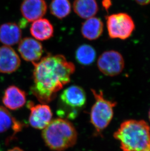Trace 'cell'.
Listing matches in <instances>:
<instances>
[{"mask_svg":"<svg viewBox=\"0 0 150 151\" xmlns=\"http://www.w3.org/2000/svg\"><path fill=\"white\" fill-rule=\"evenodd\" d=\"M32 63L33 83L30 91L41 104L54 100L57 93L69 83L76 70L75 65L61 54H48Z\"/></svg>","mask_w":150,"mask_h":151,"instance_id":"cell-1","label":"cell"},{"mask_svg":"<svg viewBox=\"0 0 150 151\" xmlns=\"http://www.w3.org/2000/svg\"><path fill=\"white\" fill-rule=\"evenodd\" d=\"M114 137L122 151H144L150 146V127L144 120H128L122 123Z\"/></svg>","mask_w":150,"mask_h":151,"instance_id":"cell-2","label":"cell"},{"mask_svg":"<svg viewBox=\"0 0 150 151\" xmlns=\"http://www.w3.org/2000/svg\"><path fill=\"white\" fill-rule=\"evenodd\" d=\"M42 137L46 145L51 150L64 151L75 145L78 133L68 120L57 118L51 120L43 130Z\"/></svg>","mask_w":150,"mask_h":151,"instance_id":"cell-3","label":"cell"},{"mask_svg":"<svg viewBox=\"0 0 150 151\" xmlns=\"http://www.w3.org/2000/svg\"><path fill=\"white\" fill-rule=\"evenodd\" d=\"M95 102L90 112L91 123L93 126L97 134H101L109 125L114 116V108L116 106L115 101L104 98L101 91L91 90Z\"/></svg>","mask_w":150,"mask_h":151,"instance_id":"cell-4","label":"cell"},{"mask_svg":"<svg viewBox=\"0 0 150 151\" xmlns=\"http://www.w3.org/2000/svg\"><path fill=\"white\" fill-rule=\"evenodd\" d=\"M106 18L108 33L111 39L125 40L130 37L135 30L134 22L127 13L113 14Z\"/></svg>","mask_w":150,"mask_h":151,"instance_id":"cell-5","label":"cell"},{"mask_svg":"<svg viewBox=\"0 0 150 151\" xmlns=\"http://www.w3.org/2000/svg\"><path fill=\"white\" fill-rule=\"evenodd\" d=\"M60 101L64 108L71 111L70 117L74 118L76 112L86 104V95L81 87L71 86L62 91L60 96Z\"/></svg>","mask_w":150,"mask_h":151,"instance_id":"cell-6","label":"cell"},{"mask_svg":"<svg viewBox=\"0 0 150 151\" xmlns=\"http://www.w3.org/2000/svg\"><path fill=\"white\" fill-rule=\"evenodd\" d=\"M97 64L98 68L103 74L109 76H115L123 71L124 60L119 52L109 50L101 54Z\"/></svg>","mask_w":150,"mask_h":151,"instance_id":"cell-7","label":"cell"},{"mask_svg":"<svg viewBox=\"0 0 150 151\" xmlns=\"http://www.w3.org/2000/svg\"><path fill=\"white\" fill-rule=\"evenodd\" d=\"M27 107L30 111L29 123L31 127L44 130L52 120L53 114L49 106L45 104L35 105L32 101H29Z\"/></svg>","mask_w":150,"mask_h":151,"instance_id":"cell-8","label":"cell"},{"mask_svg":"<svg viewBox=\"0 0 150 151\" xmlns=\"http://www.w3.org/2000/svg\"><path fill=\"white\" fill-rule=\"evenodd\" d=\"M18 50L24 60L32 63L40 60L43 53L41 43L31 37H26L21 40Z\"/></svg>","mask_w":150,"mask_h":151,"instance_id":"cell-9","label":"cell"},{"mask_svg":"<svg viewBox=\"0 0 150 151\" xmlns=\"http://www.w3.org/2000/svg\"><path fill=\"white\" fill-rule=\"evenodd\" d=\"M47 9L44 0H24L21 6V14L29 22L42 18L46 13Z\"/></svg>","mask_w":150,"mask_h":151,"instance_id":"cell-10","label":"cell"},{"mask_svg":"<svg viewBox=\"0 0 150 151\" xmlns=\"http://www.w3.org/2000/svg\"><path fill=\"white\" fill-rule=\"evenodd\" d=\"M21 65V59L10 46L0 47V73L9 74L16 71Z\"/></svg>","mask_w":150,"mask_h":151,"instance_id":"cell-11","label":"cell"},{"mask_svg":"<svg viewBox=\"0 0 150 151\" xmlns=\"http://www.w3.org/2000/svg\"><path fill=\"white\" fill-rule=\"evenodd\" d=\"M2 101L6 108L11 110H18L26 104V94L19 87L10 86L5 90Z\"/></svg>","mask_w":150,"mask_h":151,"instance_id":"cell-12","label":"cell"},{"mask_svg":"<svg viewBox=\"0 0 150 151\" xmlns=\"http://www.w3.org/2000/svg\"><path fill=\"white\" fill-rule=\"evenodd\" d=\"M21 29L16 23H4L0 26V42L4 46L17 44L21 40Z\"/></svg>","mask_w":150,"mask_h":151,"instance_id":"cell-13","label":"cell"},{"mask_svg":"<svg viewBox=\"0 0 150 151\" xmlns=\"http://www.w3.org/2000/svg\"><path fill=\"white\" fill-rule=\"evenodd\" d=\"M54 27L47 19L41 18L33 22L30 28L31 35L36 40L45 41L54 35Z\"/></svg>","mask_w":150,"mask_h":151,"instance_id":"cell-14","label":"cell"},{"mask_svg":"<svg viewBox=\"0 0 150 151\" xmlns=\"http://www.w3.org/2000/svg\"><path fill=\"white\" fill-rule=\"evenodd\" d=\"M104 27L103 22L100 19L91 17L82 23L81 32L83 37L87 40H96L102 35Z\"/></svg>","mask_w":150,"mask_h":151,"instance_id":"cell-15","label":"cell"},{"mask_svg":"<svg viewBox=\"0 0 150 151\" xmlns=\"http://www.w3.org/2000/svg\"><path fill=\"white\" fill-rule=\"evenodd\" d=\"M73 7L76 14L84 19L94 17L99 10L96 0H75Z\"/></svg>","mask_w":150,"mask_h":151,"instance_id":"cell-16","label":"cell"},{"mask_svg":"<svg viewBox=\"0 0 150 151\" xmlns=\"http://www.w3.org/2000/svg\"><path fill=\"white\" fill-rule=\"evenodd\" d=\"M23 124L16 119L6 108L0 106V134L12 129L15 133L22 130Z\"/></svg>","mask_w":150,"mask_h":151,"instance_id":"cell-17","label":"cell"},{"mask_svg":"<svg viewBox=\"0 0 150 151\" xmlns=\"http://www.w3.org/2000/svg\"><path fill=\"white\" fill-rule=\"evenodd\" d=\"M75 57L77 62L83 66H89L95 61L96 58V51L89 45H82L76 50Z\"/></svg>","mask_w":150,"mask_h":151,"instance_id":"cell-18","label":"cell"},{"mask_svg":"<svg viewBox=\"0 0 150 151\" xmlns=\"http://www.w3.org/2000/svg\"><path fill=\"white\" fill-rule=\"evenodd\" d=\"M50 13L59 19H62L69 15L71 5L69 0H52L49 6Z\"/></svg>","mask_w":150,"mask_h":151,"instance_id":"cell-19","label":"cell"},{"mask_svg":"<svg viewBox=\"0 0 150 151\" xmlns=\"http://www.w3.org/2000/svg\"><path fill=\"white\" fill-rule=\"evenodd\" d=\"M135 1L141 6H145L149 4L150 3V0H134Z\"/></svg>","mask_w":150,"mask_h":151,"instance_id":"cell-20","label":"cell"},{"mask_svg":"<svg viewBox=\"0 0 150 151\" xmlns=\"http://www.w3.org/2000/svg\"><path fill=\"white\" fill-rule=\"evenodd\" d=\"M102 4L106 9H107L110 6L111 3L110 0H103Z\"/></svg>","mask_w":150,"mask_h":151,"instance_id":"cell-21","label":"cell"},{"mask_svg":"<svg viewBox=\"0 0 150 151\" xmlns=\"http://www.w3.org/2000/svg\"><path fill=\"white\" fill-rule=\"evenodd\" d=\"M7 151H24L23 149L19 148V147H16L13 148L11 149L10 150H8Z\"/></svg>","mask_w":150,"mask_h":151,"instance_id":"cell-22","label":"cell"},{"mask_svg":"<svg viewBox=\"0 0 150 151\" xmlns=\"http://www.w3.org/2000/svg\"><path fill=\"white\" fill-rule=\"evenodd\" d=\"M144 151H150V147H148L147 149H146V150Z\"/></svg>","mask_w":150,"mask_h":151,"instance_id":"cell-23","label":"cell"},{"mask_svg":"<svg viewBox=\"0 0 150 151\" xmlns=\"http://www.w3.org/2000/svg\"><path fill=\"white\" fill-rule=\"evenodd\" d=\"M149 120H150V111H149Z\"/></svg>","mask_w":150,"mask_h":151,"instance_id":"cell-24","label":"cell"}]
</instances>
